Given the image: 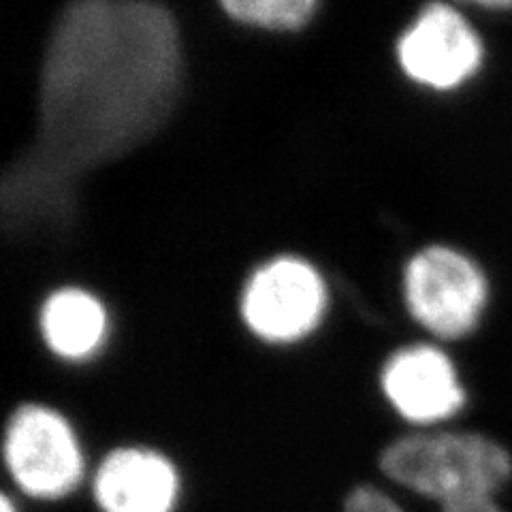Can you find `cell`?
I'll list each match as a JSON object with an SVG mask.
<instances>
[{"instance_id":"obj_1","label":"cell","mask_w":512,"mask_h":512,"mask_svg":"<svg viewBox=\"0 0 512 512\" xmlns=\"http://www.w3.org/2000/svg\"><path fill=\"white\" fill-rule=\"evenodd\" d=\"M182 84L180 30L167 7H64L43 54L37 139L3 178L5 229L67 224L77 180L148 143L178 107Z\"/></svg>"},{"instance_id":"obj_2","label":"cell","mask_w":512,"mask_h":512,"mask_svg":"<svg viewBox=\"0 0 512 512\" xmlns=\"http://www.w3.org/2000/svg\"><path fill=\"white\" fill-rule=\"evenodd\" d=\"M380 470L393 483L440 506L495 500L512 476L506 448L474 431H429L384 448Z\"/></svg>"},{"instance_id":"obj_3","label":"cell","mask_w":512,"mask_h":512,"mask_svg":"<svg viewBox=\"0 0 512 512\" xmlns=\"http://www.w3.org/2000/svg\"><path fill=\"white\" fill-rule=\"evenodd\" d=\"M404 295L408 310L427 331L442 340H459L483 318L489 282L468 254L448 246H429L408 261Z\"/></svg>"},{"instance_id":"obj_4","label":"cell","mask_w":512,"mask_h":512,"mask_svg":"<svg viewBox=\"0 0 512 512\" xmlns=\"http://www.w3.org/2000/svg\"><path fill=\"white\" fill-rule=\"evenodd\" d=\"M5 466L22 493L35 500H60L84 478V453L73 427L56 410L26 404L5 429Z\"/></svg>"},{"instance_id":"obj_5","label":"cell","mask_w":512,"mask_h":512,"mask_svg":"<svg viewBox=\"0 0 512 512\" xmlns=\"http://www.w3.org/2000/svg\"><path fill=\"white\" fill-rule=\"evenodd\" d=\"M325 303L318 271L295 256H282L254 271L242 295V316L267 342H295L318 325Z\"/></svg>"},{"instance_id":"obj_6","label":"cell","mask_w":512,"mask_h":512,"mask_svg":"<svg viewBox=\"0 0 512 512\" xmlns=\"http://www.w3.org/2000/svg\"><path fill=\"white\" fill-rule=\"evenodd\" d=\"M397 60L412 82L455 90L483 67L485 45L455 7L431 3L399 37Z\"/></svg>"},{"instance_id":"obj_7","label":"cell","mask_w":512,"mask_h":512,"mask_svg":"<svg viewBox=\"0 0 512 512\" xmlns=\"http://www.w3.org/2000/svg\"><path fill=\"white\" fill-rule=\"evenodd\" d=\"M382 391L406 421L436 425L453 419L466 404V389L453 361L436 346H408L382 370Z\"/></svg>"},{"instance_id":"obj_8","label":"cell","mask_w":512,"mask_h":512,"mask_svg":"<svg viewBox=\"0 0 512 512\" xmlns=\"http://www.w3.org/2000/svg\"><path fill=\"white\" fill-rule=\"evenodd\" d=\"M92 493L101 512H175L182 480L169 457L152 448L122 446L101 461Z\"/></svg>"},{"instance_id":"obj_9","label":"cell","mask_w":512,"mask_h":512,"mask_svg":"<svg viewBox=\"0 0 512 512\" xmlns=\"http://www.w3.org/2000/svg\"><path fill=\"white\" fill-rule=\"evenodd\" d=\"M45 344L62 359H88L105 340L107 312L103 303L82 288H60L41 308Z\"/></svg>"},{"instance_id":"obj_10","label":"cell","mask_w":512,"mask_h":512,"mask_svg":"<svg viewBox=\"0 0 512 512\" xmlns=\"http://www.w3.org/2000/svg\"><path fill=\"white\" fill-rule=\"evenodd\" d=\"M231 20L265 30H299L318 9L314 0H227L222 3Z\"/></svg>"},{"instance_id":"obj_11","label":"cell","mask_w":512,"mask_h":512,"mask_svg":"<svg viewBox=\"0 0 512 512\" xmlns=\"http://www.w3.org/2000/svg\"><path fill=\"white\" fill-rule=\"evenodd\" d=\"M344 512H406L389 493L376 487L361 485L348 493L344 502Z\"/></svg>"},{"instance_id":"obj_12","label":"cell","mask_w":512,"mask_h":512,"mask_svg":"<svg viewBox=\"0 0 512 512\" xmlns=\"http://www.w3.org/2000/svg\"><path fill=\"white\" fill-rule=\"evenodd\" d=\"M440 512H504L495 500H472V502H459L442 506Z\"/></svg>"},{"instance_id":"obj_13","label":"cell","mask_w":512,"mask_h":512,"mask_svg":"<svg viewBox=\"0 0 512 512\" xmlns=\"http://www.w3.org/2000/svg\"><path fill=\"white\" fill-rule=\"evenodd\" d=\"M0 512H20V508L9 498V495H3V506H0Z\"/></svg>"}]
</instances>
